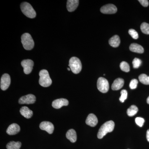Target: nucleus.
Returning a JSON list of instances; mask_svg holds the SVG:
<instances>
[{
  "label": "nucleus",
  "mask_w": 149,
  "mask_h": 149,
  "mask_svg": "<svg viewBox=\"0 0 149 149\" xmlns=\"http://www.w3.org/2000/svg\"><path fill=\"white\" fill-rule=\"evenodd\" d=\"M115 123L112 120H109L101 126L97 133L99 139H102L107 133L112 132L114 129Z\"/></svg>",
  "instance_id": "nucleus-1"
},
{
  "label": "nucleus",
  "mask_w": 149,
  "mask_h": 149,
  "mask_svg": "<svg viewBox=\"0 0 149 149\" xmlns=\"http://www.w3.org/2000/svg\"><path fill=\"white\" fill-rule=\"evenodd\" d=\"M39 75V84L41 86L43 87H48L52 85V80L47 70H42L40 71Z\"/></svg>",
  "instance_id": "nucleus-2"
},
{
  "label": "nucleus",
  "mask_w": 149,
  "mask_h": 149,
  "mask_svg": "<svg viewBox=\"0 0 149 149\" xmlns=\"http://www.w3.org/2000/svg\"><path fill=\"white\" fill-rule=\"evenodd\" d=\"M22 12L25 16L30 18H34L36 16V13L29 3L23 2L20 5Z\"/></svg>",
  "instance_id": "nucleus-3"
},
{
  "label": "nucleus",
  "mask_w": 149,
  "mask_h": 149,
  "mask_svg": "<svg viewBox=\"0 0 149 149\" xmlns=\"http://www.w3.org/2000/svg\"><path fill=\"white\" fill-rule=\"evenodd\" d=\"M21 42L23 47L27 50L32 49L35 45L34 40L31 35L28 33H24L22 35Z\"/></svg>",
  "instance_id": "nucleus-4"
},
{
  "label": "nucleus",
  "mask_w": 149,
  "mask_h": 149,
  "mask_svg": "<svg viewBox=\"0 0 149 149\" xmlns=\"http://www.w3.org/2000/svg\"><path fill=\"white\" fill-rule=\"evenodd\" d=\"M68 66L74 74H77L82 70V65L80 60L76 57H72L70 59Z\"/></svg>",
  "instance_id": "nucleus-5"
},
{
  "label": "nucleus",
  "mask_w": 149,
  "mask_h": 149,
  "mask_svg": "<svg viewBox=\"0 0 149 149\" xmlns=\"http://www.w3.org/2000/svg\"><path fill=\"white\" fill-rule=\"evenodd\" d=\"M98 90L102 93H106L109 90V83L105 78L100 77L97 82Z\"/></svg>",
  "instance_id": "nucleus-6"
},
{
  "label": "nucleus",
  "mask_w": 149,
  "mask_h": 149,
  "mask_svg": "<svg viewBox=\"0 0 149 149\" xmlns=\"http://www.w3.org/2000/svg\"><path fill=\"white\" fill-rule=\"evenodd\" d=\"M21 65L23 68L25 74H29L32 72L34 66V62L32 60H24L21 62Z\"/></svg>",
  "instance_id": "nucleus-7"
},
{
  "label": "nucleus",
  "mask_w": 149,
  "mask_h": 149,
  "mask_svg": "<svg viewBox=\"0 0 149 149\" xmlns=\"http://www.w3.org/2000/svg\"><path fill=\"white\" fill-rule=\"evenodd\" d=\"M36 97L32 94H29L26 95L22 96L19 100L18 102L19 104H34L36 102Z\"/></svg>",
  "instance_id": "nucleus-8"
},
{
  "label": "nucleus",
  "mask_w": 149,
  "mask_h": 149,
  "mask_svg": "<svg viewBox=\"0 0 149 149\" xmlns=\"http://www.w3.org/2000/svg\"><path fill=\"white\" fill-rule=\"evenodd\" d=\"M11 79L9 74L5 73L2 76L1 79V88L2 91L6 90L9 87Z\"/></svg>",
  "instance_id": "nucleus-9"
},
{
  "label": "nucleus",
  "mask_w": 149,
  "mask_h": 149,
  "mask_svg": "<svg viewBox=\"0 0 149 149\" xmlns=\"http://www.w3.org/2000/svg\"><path fill=\"white\" fill-rule=\"evenodd\" d=\"M117 11L116 7L112 4H109L102 7L100 9L102 13L106 14H112L116 13Z\"/></svg>",
  "instance_id": "nucleus-10"
},
{
  "label": "nucleus",
  "mask_w": 149,
  "mask_h": 149,
  "mask_svg": "<svg viewBox=\"0 0 149 149\" xmlns=\"http://www.w3.org/2000/svg\"><path fill=\"white\" fill-rule=\"evenodd\" d=\"M40 128L41 130L47 131L49 134H52L54 128L52 123L46 121H43L40 123Z\"/></svg>",
  "instance_id": "nucleus-11"
},
{
  "label": "nucleus",
  "mask_w": 149,
  "mask_h": 149,
  "mask_svg": "<svg viewBox=\"0 0 149 149\" xmlns=\"http://www.w3.org/2000/svg\"><path fill=\"white\" fill-rule=\"evenodd\" d=\"M69 104V102L66 99L61 98L57 99L53 102L52 106L54 108L59 109L63 106H67Z\"/></svg>",
  "instance_id": "nucleus-12"
},
{
  "label": "nucleus",
  "mask_w": 149,
  "mask_h": 149,
  "mask_svg": "<svg viewBox=\"0 0 149 149\" xmlns=\"http://www.w3.org/2000/svg\"><path fill=\"white\" fill-rule=\"evenodd\" d=\"M20 128L19 125L16 123H13L8 126L6 130V133L8 135H15L20 131Z\"/></svg>",
  "instance_id": "nucleus-13"
},
{
  "label": "nucleus",
  "mask_w": 149,
  "mask_h": 149,
  "mask_svg": "<svg viewBox=\"0 0 149 149\" xmlns=\"http://www.w3.org/2000/svg\"><path fill=\"white\" fill-rule=\"evenodd\" d=\"M85 122L87 125L91 127H95L97 124V118L95 114L91 113L88 116Z\"/></svg>",
  "instance_id": "nucleus-14"
},
{
  "label": "nucleus",
  "mask_w": 149,
  "mask_h": 149,
  "mask_svg": "<svg viewBox=\"0 0 149 149\" xmlns=\"http://www.w3.org/2000/svg\"><path fill=\"white\" fill-rule=\"evenodd\" d=\"M78 0H68L67 2V9L70 12L74 11L79 5Z\"/></svg>",
  "instance_id": "nucleus-15"
},
{
  "label": "nucleus",
  "mask_w": 149,
  "mask_h": 149,
  "mask_svg": "<svg viewBox=\"0 0 149 149\" xmlns=\"http://www.w3.org/2000/svg\"><path fill=\"white\" fill-rule=\"evenodd\" d=\"M124 84V80L122 78H118L113 81L111 86V88L113 91L120 90L123 87Z\"/></svg>",
  "instance_id": "nucleus-16"
},
{
  "label": "nucleus",
  "mask_w": 149,
  "mask_h": 149,
  "mask_svg": "<svg viewBox=\"0 0 149 149\" xmlns=\"http://www.w3.org/2000/svg\"><path fill=\"white\" fill-rule=\"evenodd\" d=\"M20 113L22 116L26 118H30L33 115V111L29 109L27 107H23L20 109L19 111Z\"/></svg>",
  "instance_id": "nucleus-17"
},
{
  "label": "nucleus",
  "mask_w": 149,
  "mask_h": 149,
  "mask_svg": "<svg viewBox=\"0 0 149 149\" xmlns=\"http://www.w3.org/2000/svg\"><path fill=\"white\" fill-rule=\"evenodd\" d=\"M67 139H68L71 143H75L77 141V134L75 130L73 129H70L66 134Z\"/></svg>",
  "instance_id": "nucleus-18"
},
{
  "label": "nucleus",
  "mask_w": 149,
  "mask_h": 149,
  "mask_svg": "<svg viewBox=\"0 0 149 149\" xmlns=\"http://www.w3.org/2000/svg\"><path fill=\"white\" fill-rule=\"evenodd\" d=\"M129 49L131 52L143 54L144 52L143 47L136 43H133L131 44L129 47Z\"/></svg>",
  "instance_id": "nucleus-19"
},
{
  "label": "nucleus",
  "mask_w": 149,
  "mask_h": 149,
  "mask_svg": "<svg viewBox=\"0 0 149 149\" xmlns=\"http://www.w3.org/2000/svg\"><path fill=\"white\" fill-rule=\"evenodd\" d=\"M120 37L118 35H115L109 39V43L113 47L116 48L120 45Z\"/></svg>",
  "instance_id": "nucleus-20"
},
{
  "label": "nucleus",
  "mask_w": 149,
  "mask_h": 149,
  "mask_svg": "<svg viewBox=\"0 0 149 149\" xmlns=\"http://www.w3.org/2000/svg\"><path fill=\"white\" fill-rule=\"evenodd\" d=\"M22 143L20 142L10 141L7 144V149H19L21 148Z\"/></svg>",
  "instance_id": "nucleus-21"
},
{
  "label": "nucleus",
  "mask_w": 149,
  "mask_h": 149,
  "mask_svg": "<svg viewBox=\"0 0 149 149\" xmlns=\"http://www.w3.org/2000/svg\"><path fill=\"white\" fill-rule=\"evenodd\" d=\"M138 111H139L138 108L136 106L132 105L127 110V114L129 116H134L137 113Z\"/></svg>",
  "instance_id": "nucleus-22"
},
{
  "label": "nucleus",
  "mask_w": 149,
  "mask_h": 149,
  "mask_svg": "<svg viewBox=\"0 0 149 149\" xmlns=\"http://www.w3.org/2000/svg\"><path fill=\"white\" fill-rule=\"evenodd\" d=\"M139 80L141 83L144 85H149V76H147V74H140L139 76Z\"/></svg>",
  "instance_id": "nucleus-23"
},
{
  "label": "nucleus",
  "mask_w": 149,
  "mask_h": 149,
  "mask_svg": "<svg viewBox=\"0 0 149 149\" xmlns=\"http://www.w3.org/2000/svg\"><path fill=\"white\" fill-rule=\"evenodd\" d=\"M120 69L123 71L125 72H128L130 71V66H129L128 63L126 62L122 61L120 63Z\"/></svg>",
  "instance_id": "nucleus-24"
},
{
  "label": "nucleus",
  "mask_w": 149,
  "mask_h": 149,
  "mask_svg": "<svg viewBox=\"0 0 149 149\" xmlns=\"http://www.w3.org/2000/svg\"><path fill=\"white\" fill-rule=\"evenodd\" d=\"M141 31L144 34L149 35V24L146 22H143L141 26Z\"/></svg>",
  "instance_id": "nucleus-25"
},
{
  "label": "nucleus",
  "mask_w": 149,
  "mask_h": 149,
  "mask_svg": "<svg viewBox=\"0 0 149 149\" xmlns=\"http://www.w3.org/2000/svg\"><path fill=\"white\" fill-rule=\"evenodd\" d=\"M120 94H121V96L119 98V100L121 102H123L127 99L128 93L126 90H123L120 92Z\"/></svg>",
  "instance_id": "nucleus-26"
},
{
  "label": "nucleus",
  "mask_w": 149,
  "mask_h": 149,
  "mask_svg": "<svg viewBox=\"0 0 149 149\" xmlns=\"http://www.w3.org/2000/svg\"><path fill=\"white\" fill-rule=\"evenodd\" d=\"M132 63H133V67L134 68H138L141 66L142 61L140 59L136 58L133 59Z\"/></svg>",
  "instance_id": "nucleus-27"
},
{
  "label": "nucleus",
  "mask_w": 149,
  "mask_h": 149,
  "mask_svg": "<svg viewBox=\"0 0 149 149\" xmlns=\"http://www.w3.org/2000/svg\"><path fill=\"white\" fill-rule=\"evenodd\" d=\"M128 33L133 39L137 40L139 38V34L135 29H129Z\"/></svg>",
  "instance_id": "nucleus-28"
},
{
  "label": "nucleus",
  "mask_w": 149,
  "mask_h": 149,
  "mask_svg": "<svg viewBox=\"0 0 149 149\" xmlns=\"http://www.w3.org/2000/svg\"><path fill=\"white\" fill-rule=\"evenodd\" d=\"M135 121L136 124H137L140 127H142L143 125L144 122H145V119L143 118L137 117L135 119Z\"/></svg>",
  "instance_id": "nucleus-29"
},
{
  "label": "nucleus",
  "mask_w": 149,
  "mask_h": 149,
  "mask_svg": "<svg viewBox=\"0 0 149 149\" xmlns=\"http://www.w3.org/2000/svg\"><path fill=\"white\" fill-rule=\"evenodd\" d=\"M138 84V80H136V79H133L130 81V88L131 89H135L137 88V85Z\"/></svg>",
  "instance_id": "nucleus-30"
},
{
  "label": "nucleus",
  "mask_w": 149,
  "mask_h": 149,
  "mask_svg": "<svg viewBox=\"0 0 149 149\" xmlns=\"http://www.w3.org/2000/svg\"><path fill=\"white\" fill-rule=\"evenodd\" d=\"M139 1L145 7H146L149 5V1L148 0H139Z\"/></svg>",
  "instance_id": "nucleus-31"
},
{
  "label": "nucleus",
  "mask_w": 149,
  "mask_h": 149,
  "mask_svg": "<svg viewBox=\"0 0 149 149\" xmlns=\"http://www.w3.org/2000/svg\"><path fill=\"white\" fill-rule=\"evenodd\" d=\"M146 138L147 140L149 142V129L147 130V131Z\"/></svg>",
  "instance_id": "nucleus-32"
},
{
  "label": "nucleus",
  "mask_w": 149,
  "mask_h": 149,
  "mask_svg": "<svg viewBox=\"0 0 149 149\" xmlns=\"http://www.w3.org/2000/svg\"><path fill=\"white\" fill-rule=\"evenodd\" d=\"M147 103H148V104H149V96L148 97V98H147Z\"/></svg>",
  "instance_id": "nucleus-33"
},
{
  "label": "nucleus",
  "mask_w": 149,
  "mask_h": 149,
  "mask_svg": "<svg viewBox=\"0 0 149 149\" xmlns=\"http://www.w3.org/2000/svg\"><path fill=\"white\" fill-rule=\"evenodd\" d=\"M67 69H68V70H69V71H70V70H71V69H70V68H67Z\"/></svg>",
  "instance_id": "nucleus-34"
},
{
  "label": "nucleus",
  "mask_w": 149,
  "mask_h": 149,
  "mask_svg": "<svg viewBox=\"0 0 149 149\" xmlns=\"http://www.w3.org/2000/svg\"></svg>",
  "instance_id": "nucleus-35"
}]
</instances>
